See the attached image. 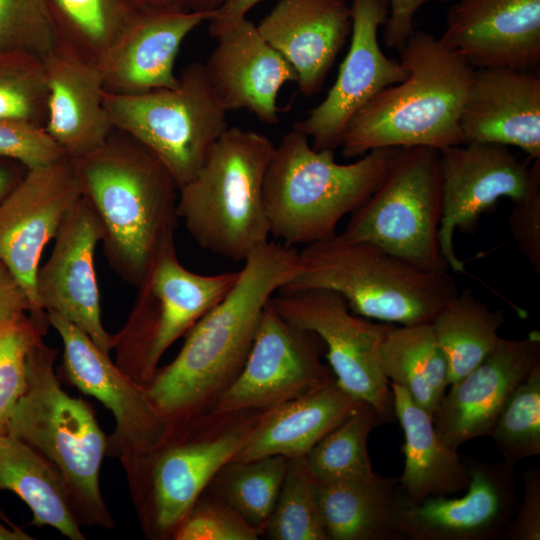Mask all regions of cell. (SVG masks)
<instances>
[{"mask_svg":"<svg viewBox=\"0 0 540 540\" xmlns=\"http://www.w3.org/2000/svg\"><path fill=\"white\" fill-rule=\"evenodd\" d=\"M298 251L272 241L244 260L232 289L184 335V344L143 387L169 425L210 410L240 374L261 313L292 277Z\"/></svg>","mask_w":540,"mask_h":540,"instance_id":"6da1fadb","label":"cell"},{"mask_svg":"<svg viewBox=\"0 0 540 540\" xmlns=\"http://www.w3.org/2000/svg\"><path fill=\"white\" fill-rule=\"evenodd\" d=\"M49 321L21 314L0 320V434L7 433L14 407L26 387V360L43 339Z\"/></svg>","mask_w":540,"mask_h":540,"instance_id":"f35d334b","label":"cell"},{"mask_svg":"<svg viewBox=\"0 0 540 540\" xmlns=\"http://www.w3.org/2000/svg\"><path fill=\"white\" fill-rule=\"evenodd\" d=\"M443 211L439 243L449 269L464 272L454 249L456 229H473L480 216L502 197L513 202L540 184V158L519 161L508 146L467 143L440 151Z\"/></svg>","mask_w":540,"mask_h":540,"instance_id":"9a60e30c","label":"cell"},{"mask_svg":"<svg viewBox=\"0 0 540 540\" xmlns=\"http://www.w3.org/2000/svg\"><path fill=\"white\" fill-rule=\"evenodd\" d=\"M523 500L511 519L503 540L540 539V471L529 468L523 475Z\"/></svg>","mask_w":540,"mask_h":540,"instance_id":"ee69618b","label":"cell"},{"mask_svg":"<svg viewBox=\"0 0 540 540\" xmlns=\"http://www.w3.org/2000/svg\"><path fill=\"white\" fill-rule=\"evenodd\" d=\"M263 0H227L213 12L209 20V31L214 37L229 23L246 17L247 13Z\"/></svg>","mask_w":540,"mask_h":540,"instance_id":"7dc6e473","label":"cell"},{"mask_svg":"<svg viewBox=\"0 0 540 540\" xmlns=\"http://www.w3.org/2000/svg\"><path fill=\"white\" fill-rule=\"evenodd\" d=\"M213 13L138 11L98 62L105 91L135 95L178 84L175 61L187 35Z\"/></svg>","mask_w":540,"mask_h":540,"instance_id":"cb8c5ba5","label":"cell"},{"mask_svg":"<svg viewBox=\"0 0 540 540\" xmlns=\"http://www.w3.org/2000/svg\"><path fill=\"white\" fill-rule=\"evenodd\" d=\"M23 175H19L13 166L0 159V202L13 189Z\"/></svg>","mask_w":540,"mask_h":540,"instance_id":"681fc988","label":"cell"},{"mask_svg":"<svg viewBox=\"0 0 540 540\" xmlns=\"http://www.w3.org/2000/svg\"><path fill=\"white\" fill-rule=\"evenodd\" d=\"M278 293L269 304L284 319L320 338L337 383L370 404L381 424L395 421L393 393L379 360L381 343L394 324L352 313L345 299L329 290Z\"/></svg>","mask_w":540,"mask_h":540,"instance_id":"7c38bea8","label":"cell"},{"mask_svg":"<svg viewBox=\"0 0 540 540\" xmlns=\"http://www.w3.org/2000/svg\"><path fill=\"white\" fill-rule=\"evenodd\" d=\"M442 211L440 151L396 148L379 184L350 214L342 234L422 268L449 271L438 236Z\"/></svg>","mask_w":540,"mask_h":540,"instance_id":"30bf717a","label":"cell"},{"mask_svg":"<svg viewBox=\"0 0 540 540\" xmlns=\"http://www.w3.org/2000/svg\"><path fill=\"white\" fill-rule=\"evenodd\" d=\"M328 540H404L396 528L398 477L317 481Z\"/></svg>","mask_w":540,"mask_h":540,"instance_id":"f1b7e54d","label":"cell"},{"mask_svg":"<svg viewBox=\"0 0 540 540\" xmlns=\"http://www.w3.org/2000/svg\"><path fill=\"white\" fill-rule=\"evenodd\" d=\"M239 271L194 273L179 261L175 245L156 259L128 316L113 334L115 364L144 387L167 349L232 289Z\"/></svg>","mask_w":540,"mask_h":540,"instance_id":"8fae6325","label":"cell"},{"mask_svg":"<svg viewBox=\"0 0 540 540\" xmlns=\"http://www.w3.org/2000/svg\"><path fill=\"white\" fill-rule=\"evenodd\" d=\"M214 38L217 45L203 63L210 86L228 111L247 110L267 125L279 121L282 86L297 82L290 63L247 17L233 21Z\"/></svg>","mask_w":540,"mask_h":540,"instance_id":"7402d4cb","label":"cell"},{"mask_svg":"<svg viewBox=\"0 0 540 540\" xmlns=\"http://www.w3.org/2000/svg\"><path fill=\"white\" fill-rule=\"evenodd\" d=\"M389 14L385 23L384 42L388 48L400 50L415 31L414 19L418 11L430 2L454 0H388Z\"/></svg>","mask_w":540,"mask_h":540,"instance_id":"f6af8a7d","label":"cell"},{"mask_svg":"<svg viewBox=\"0 0 540 540\" xmlns=\"http://www.w3.org/2000/svg\"><path fill=\"white\" fill-rule=\"evenodd\" d=\"M439 40L474 68L533 71L540 63V0H454Z\"/></svg>","mask_w":540,"mask_h":540,"instance_id":"ffe728a7","label":"cell"},{"mask_svg":"<svg viewBox=\"0 0 540 540\" xmlns=\"http://www.w3.org/2000/svg\"><path fill=\"white\" fill-rule=\"evenodd\" d=\"M54 239L53 251L36 275L38 306L59 314L110 353L113 334L102 324L94 264L102 228L82 197L65 214Z\"/></svg>","mask_w":540,"mask_h":540,"instance_id":"d6986e66","label":"cell"},{"mask_svg":"<svg viewBox=\"0 0 540 540\" xmlns=\"http://www.w3.org/2000/svg\"><path fill=\"white\" fill-rule=\"evenodd\" d=\"M260 412L208 410L170 424L151 451L122 466L146 538L171 539L216 473L242 448Z\"/></svg>","mask_w":540,"mask_h":540,"instance_id":"52a82bcc","label":"cell"},{"mask_svg":"<svg viewBox=\"0 0 540 540\" xmlns=\"http://www.w3.org/2000/svg\"><path fill=\"white\" fill-rule=\"evenodd\" d=\"M31 312L29 299L10 269L0 259V320Z\"/></svg>","mask_w":540,"mask_h":540,"instance_id":"bcb514c9","label":"cell"},{"mask_svg":"<svg viewBox=\"0 0 540 540\" xmlns=\"http://www.w3.org/2000/svg\"><path fill=\"white\" fill-rule=\"evenodd\" d=\"M513 204L509 215L511 233L522 254L540 276V184Z\"/></svg>","mask_w":540,"mask_h":540,"instance_id":"7bdbcfd3","label":"cell"},{"mask_svg":"<svg viewBox=\"0 0 540 540\" xmlns=\"http://www.w3.org/2000/svg\"><path fill=\"white\" fill-rule=\"evenodd\" d=\"M505 322L502 309L492 310L471 290L458 294L431 322L449 369V385L479 365L499 344Z\"/></svg>","mask_w":540,"mask_h":540,"instance_id":"1f68e13d","label":"cell"},{"mask_svg":"<svg viewBox=\"0 0 540 540\" xmlns=\"http://www.w3.org/2000/svg\"><path fill=\"white\" fill-rule=\"evenodd\" d=\"M262 535L271 540H328L317 496V480L305 455L288 458L277 499Z\"/></svg>","mask_w":540,"mask_h":540,"instance_id":"d590c367","label":"cell"},{"mask_svg":"<svg viewBox=\"0 0 540 540\" xmlns=\"http://www.w3.org/2000/svg\"><path fill=\"white\" fill-rule=\"evenodd\" d=\"M399 51L406 78L350 119L339 146L345 158L381 148L442 151L463 144L460 117L475 68L423 30H415Z\"/></svg>","mask_w":540,"mask_h":540,"instance_id":"3957f363","label":"cell"},{"mask_svg":"<svg viewBox=\"0 0 540 540\" xmlns=\"http://www.w3.org/2000/svg\"><path fill=\"white\" fill-rule=\"evenodd\" d=\"M0 490L23 500L33 525L53 527L70 540H85L58 473L35 449L8 433L0 434Z\"/></svg>","mask_w":540,"mask_h":540,"instance_id":"f546056e","label":"cell"},{"mask_svg":"<svg viewBox=\"0 0 540 540\" xmlns=\"http://www.w3.org/2000/svg\"><path fill=\"white\" fill-rule=\"evenodd\" d=\"M379 360L389 383L404 388L433 416L449 387V369L431 323L393 325L381 343Z\"/></svg>","mask_w":540,"mask_h":540,"instance_id":"4dcf8cb0","label":"cell"},{"mask_svg":"<svg viewBox=\"0 0 540 540\" xmlns=\"http://www.w3.org/2000/svg\"><path fill=\"white\" fill-rule=\"evenodd\" d=\"M57 350L39 340L26 360V387L7 433L41 454L58 473L79 526L112 529L114 521L99 484L107 436L93 407L62 389Z\"/></svg>","mask_w":540,"mask_h":540,"instance_id":"5b68a950","label":"cell"},{"mask_svg":"<svg viewBox=\"0 0 540 540\" xmlns=\"http://www.w3.org/2000/svg\"><path fill=\"white\" fill-rule=\"evenodd\" d=\"M341 295L352 313L386 323H431L458 294L449 271L417 266L383 248L334 234L298 251L294 274L278 292Z\"/></svg>","mask_w":540,"mask_h":540,"instance_id":"277c9868","label":"cell"},{"mask_svg":"<svg viewBox=\"0 0 540 540\" xmlns=\"http://www.w3.org/2000/svg\"><path fill=\"white\" fill-rule=\"evenodd\" d=\"M70 160L81 197L101 225L109 265L138 287L161 253L175 245L177 184L155 155L118 130Z\"/></svg>","mask_w":540,"mask_h":540,"instance_id":"7a4b0ae2","label":"cell"},{"mask_svg":"<svg viewBox=\"0 0 540 540\" xmlns=\"http://www.w3.org/2000/svg\"><path fill=\"white\" fill-rule=\"evenodd\" d=\"M104 105L114 130L129 135L155 155L178 188L196 175L229 127L227 112L200 62L187 65L173 88L135 95L105 91Z\"/></svg>","mask_w":540,"mask_h":540,"instance_id":"9c48e42d","label":"cell"},{"mask_svg":"<svg viewBox=\"0 0 540 540\" xmlns=\"http://www.w3.org/2000/svg\"><path fill=\"white\" fill-rule=\"evenodd\" d=\"M463 144L516 146L540 158V77L533 71L475 68L460 117Z\"/></svg>","mask_w":540,"mask_h":540,"instance_id":"603a6c76","label":"cell"},{"mask_svg":"<svg viewBox=\"0 0 540 540\" xmlns=\"http://www.w3.org/2000/svg\"><path fill=\"white\" fill-rule=\"evenodd\" d=\"M80 198L71 160L63 157L45 166L26 169L0 202V259L24 289L34 319L48 320L36 296L42 252L55 237L65 214Z\"/></svg>","mask_w":540,"mask_h":540,"instance_id":"2e32d148","label":"cell"},{"mask_svg":"<svg viewBox=\"0 0 540 540\" xmlns=\"http://www.w3.org/2000/svg\"><path fill=\"white\" fill-rule=\"evenodd\" d=\"M396 148L372 150L356 161H335L334 150H315L292 128L274 146L263 200L270 235L286 245H308L336 234V227L379 184Z\"/></svg>","mask_w":540,"mask_h":540,"instance_id":"8992f818","label":"cell"},{"mask_svg":"<svg viewBox=\"0 0 540 540\" xmlns=\"http://www.w3.org/2000/svg\"><path fill=\"white\" fill-rule=\"evenodd\" d=\"M47 84L42 58L0 51V119L27 121L44 127Z\"/></svg>","mask_w":540,"mask_h":540,"instance_id":"74e56055","label":"cell"},{"mask_svg":"<svg viewBox=\"0 0 540 540\" xmlns=\"http://www.w3.org/2000/svg\"><path fill=\"white\" fill-rule=\"evenodd\" d=\"M351 41L337 79L326 97L293 124L315 150H335L350 119L383 89L406 78L400 61L382 51L378 31L389 14L388 0H351Z\"/></svg>","mask_w":540,"mask_h":540,"instance_id":"e0dca14e","label":"cell"},{"mask_svg":"<svg viewBox=\"0 0 540 540\" xmlns=\"http://www.w3.org/2000/svg\"><path fill=\"white\" fill-rule=\"evenodd\" d=\"M56 45L97 63L138 10L128 0H48Z\"/></svg>","mask_w":540,"mask_h":540,"instance_id":"d6a6232c","label":"cell"},{"mask_svg":"<svg viewBox=\"0 0 540 540\" xmlns=\"http://www.w3.org/2000/svg\"><path fill=\"white\" fill-rule=\"evenodd\" d=\"M33 539L29 534L17 526L12 529L6 528L0 523V540H30Z\"/></svg>","mask_w":540,"mask_h":540,"instance_id":"816d5d0a","label":"cell"},{"mask_svg":"<svg viewBox=\"0 0 540 540\" xmlns=\"http://www.w3.org/2000/svg\"><path fill=\"white\" fill-rule=\"evenodd\" d=\"M0 157L32 169L66 156L44 127L22 120L0 119Z\"/></svg>","mask_w":540,"mask_h":540,"instance_id":"b9f144b4","label":"cell"},{"mask_svg":"<svg viewBox=\"0 0 540 540\" xmlns=\"http://www.w3.org/2000/svg\"><path fill=\"white\" fill-rule=\"evenodd\" d=\"M488 436L510 466L540 455V364L511 394Z\"/></svg>","mask_w":540,"mask_h":540,"instance_id":"8d00e7d4","label":"cell"},{"mask_svg":"<svg viewBox=\"0 0 540 540\" xmlns=\"http://www.w3.org/2000/svg\"><path fill=\"white\" fill-rule=\"evenodd\" d=\"M377 424L381 422L375 409L363 402L317 442L305 455L316 480H366L377 476L368 452V437Z\"/></svg>","mask_w":540,"mask_h":540,"instance_id":"e575fe53","label":"cell"},{"mask_svg":"<svg viewBox=\"0 0 540 540\" xmlns=\"http://www.w3.org/2000/svg\"><path fill=\"white\" fill-rule=\"evenodd\" d=\"M347 0H279L257 28L294 68L305 97L319 93L351 33Z\"/></svg>","mask_w":540,"mask_h":540,"instance_id":"d4e9b609","label":"cell"},{"mask_svg":"<svg viewBox=\"0 0 540 540\" xmlns=\"http://www.w3.org/2000/svg\"><path fill=\"white\" fill-rule=\"evenodd\" d=\"M313 332L284 319L265 305L246 362L210 410L263 411L305 395L334 380Z\"/></svg>","mask_w":540,"mask_h":540,"instance_id":"4fadbf2b","label":"cell"},{"mask_svg":"<svg viewBox=\"0 0 540 540\" xmlns=\"http://www.w3.org/2000/svg\"><path fill=\"white\" fill-rule=\"evenodd\" d=\"M55 45L48 0H0V51L43 59Z\"/></svg>","mask_w":540,"mask_h":540,"instance_id":"ab89813d","label":"cell"},{"mask_svg":"<svg viewBox=\"0 0 540 540\" xmlns=\"http://www.w3.org/2000/svg\"><path fill=\"white\" fill-rule=\"evenodd\" d=\"M227 0H193L190 10L197 12L213 13Z\"/></svg>","mask_w":540,"mask_h":540,"instance_id":"f907efd6","label":"cell"},{"mask_svg":"<svg viewBox=\"0 0 540 540\" xmlns=\"http://www.w3.org/2000/svg\"><path fill=\"white\" fill-rule=\"evenodd\" d=\"M259 532L205 489L174 530L173 540H257Z\"/></svg>","mask_w":540,"mask_h":540,"instance_id":"60d3db41","label":"cell"},{"mask_svg":"<svg viewBox=\"0 0 540 540\" xmlns=\"http://www.w3.org/2000/svg\"><path fill=\"white\" fill-rule=\"evenodd\" d=\"M42 60L48 92L44 129L70 159L97 149L114 130L98 64L59 47Z\"/></svg>","mask_w":540,"mask_h":540,"instance_id":"484cf974","label":"cell"},{"mask_svg":"<svg viewBox=\"0 0 540 540\" xmlns=\"http://www.w3.org/2000/svg\"><path fill=\"white\" fill-rule=\"evenodd\" d=\"M49 324L63 343L59 379L99 400L114 416L106 455L124 466L151 451L169 429L148 401L143 387L127 376L93 340L57 313L47 312Z\"/></svg>","mask_w":540,"mask_h":540,"instance_id":"5bb4252c","label":"cell"},{"mask_svg":"<svg viewBox=\"0 0 540 540\" xmlns=\"http://www.w3.org/2000/svg\"><path fill=\"white\" fill-rule=\"evenodd\" d=\"M395 416L403 432L405 457L398 477L404 499L411 504L465 491L469 470L465 457L438 434L433 416L416 404L401 386L390 383Z\"/></svg>","mask_w":540,"mask_h":540,"instance_id":"83f0119b","label":"cell"},{"mask_svg":"<svg viewBox=\"0 0 540 540\" xmlns=\"http://www.w3.org/2000/svg\"><path fill=\"white\" fill-rule=\"evenodd\" d=\"M274 146L257 131L228 127L179 188V219L201 248L244 261L269 241L263 184Z\"/></svg>","mask_w":540,"mask_h":540,"instance_id":"ba28073f","label":"cell"},{"mask_svg":"<svg viewBox=\"0 0 540 540\" xmlns=\"http://www.w3.org/2000/svg\"><path fill=\"white\" fill-rule=\"evenodd\" d=\"M540 364V335L502 338L473 370L449 385L433 415L438 434L455 449L488 436L511 394Z\"/></svg>","mask_w":540,"mask_h":540,"instance_id":"44dd1931","label":"cell"},{"mask_svg":"<svg viewBox=\"0 0 540 540\" xmlns=\"http://www.w3.org/2000/svg\"><path fill=\"white\" fill-rule=\"evenodd\" d=\"M362 403L334 380L296 399L263 410L232 460L306 455Z\"/></svg>","mask_w":540,"mask_h":540,"instance_id":"4316f807","label":"cell"},{"mask_svg":"<svg viewBox=\"0 0 540 540\" xmlns=\"http://www.w3.org/2000/svg\"><path fill=\"white\" fill-rule=\"evenodd\" d=\"M465 461L470 479L463 496L411 504L402 495L396 528L404 540H503L518 507L514 467L471 457Z\"/></svg>","mask_w":540,"mask_h":540,"instance_id":"ac0fdd59","label":"cell"},{"mask_svg":"<svg viewBox=\"0 0 540 540\" xmlns=\"http://www.w3.org/2000/svg\"><path fill=\"white\" fill-rule=\"evenodd\" d=\"M287 461L284 456L231 460L216 473L206 489L226 502L262 536L283 482Z\"/></svg>","mask_w":540,"mask_h":540,"instance_id":"836d02e7","label":"cell"},{"mask_svg":"<svg viewBox=\"0 0 540 540\" xmlns=\"http://www.w3.org/2000/svg\"><path fill=\"white\" fill-rule=\"evenodd\" d=\"M138 11L190 10L193 0H128Z\"/></svg>","mask_w":540,"mask_h":540,"instance_id":"c3c4849f","label":"cell"}]
</instances>
